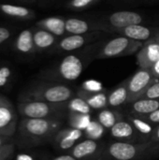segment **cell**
Wrapping results in <instances>:
<instances>
[{
    "mask_svg": "<svg viewBox=\"0 0 159 160\" xmlns=\"http://www.w3.org/2000/svg\"><path fill=\"white\" fill-rule=\"evenodd\" d=\"M84 138L82 130L73 128H63L53 137L52 143L58 151L68 153L77 142Z\"/></svg>",
    "mask_w": 159,
    "mask_h": 160,
    "instance_id": "cell-10",
    "label": "cell"
},
{
    "mask_svg": "<svg viewBox=\"0 0 159 160\" xmlns=\"http://www.w3.org/2000/svg\"><path fill=\"white\" fill-rule=\"evenodd\" d=\"M67 125L69 128H77L82 131L85 130V128L89 126V124L93 120L92 114H83V113L67 112Z\"/></svg>",
    "mask_w": 159,
    "mask_h": 160,
    "instance_id": "cell-22",
    "label": "cell"
},
{
    "mask_svg": "<svg viewBox=\"0 0 159 160\" xmlns=\"http://www.w3.org/2000/svg\"><path fill=\"white\" fill-rule=\"evenodd\" d=\"M8 37H9V31L7 28L0 27V43L7 39Z\"/></svg>",
    "mask_w": 159,
    "mask_h": 160,
    "instance_id": "cell-35",
    "label": "cell"
},
{
    "mask_svg": "<svg viewBox=\"0 0 159 160\" xmlns=\"http://www.w3.org/2000/svg\"><path fill=\"white\" fill-rule=\"evenodd\" d=\"M17 160H35L31 156L25 155V154H21L17 156Z\"/></svg>",
    "mask_w": 159,
    "mask_h": 160,
    "instance_id": "cell-38",
    "label": "cell"
},
{
    "mask_svg": "<svg viewBox=\"0 0 159 160\" xmlns=\"http://www.w3.org/2000/svg\"><path fill=\"white\" fill-rule=\"evenodd\" d=\"M15 142H11L0 147V160H9L15 150Z\"/></svg>",
    "mask_w": 159,
    "mask_h": 160,
    "instance_id": "cell-31",
    "label": "cell"
},
{
    "mask_svg": "<svg viewBox=\"0 0 159 160\" xmlns=\"http://www.w3.org/2000/svg\"><path fill=\"white\" fill-rule=\"evenodd\" d=\"M151 71L153 73V75L155 76V78L159 79V60L151 68Z\"/></svg>",
    "mask_w": 159,
    "mask_h": 160,
    "instance_id": "cell-37",
    "label": "cell"
},
{
    "mask_svg": "<svg viewBox=\"0 0 159 160\" xmlns=\"http://www.w3.org/2000/svg\"><path fill=\"white\" fill-rule=\"evenodd\" d=\"M16 139H13L12 137H8V136H4V135H0V147L11 143V142H15Z\"/></svg>",
    "mask_w": 159,
    "mask_h": 160,
    "instance_id": "cell-34",
    "label": "cell"
},
{
    "mask_svg": "<svg viewBox=\"0 0 159 160\" xmlns=\"http://www.w3.org/2000/svg\"><path fill=\"white\" fill-rule=\"evenodd\" d=\"M83 133L85 139L100 141L106 133V128L97 119H93L89 126L85 128Z\"/></svg>",
    "mask_w": 159,
    "mask_h": 160,
    "instance_id": "cell-25",
    "label": "cell"
},
{
    "mask_svg": "<svg viewBox=\"0 0 159 160\" xmlns=\"http://www.w3.org/2000/svg\"><path fill=\"white\" fill-rule=\"evenodd\" d=\"M56 36L47 30H38L34 35V44L39 49H47L52 47L56 41Z\"/></svg>",
    "mask_w": 159,
    "mask_h": 160,
    "instance_id": "cell-24",
    "label": "cell"
},
{
    "mask_svg": "<svg viewBox=\"0 0 159 160\" xmlns=\"http://www.w3.org/2000/svg\"><path fill=\"white\" fill-rule=\"evenodd\" d=\"M143 117L144 119H146L148 122L154 124V125H159V109L147 114V115H144V116H142Z\"/></svg>",
    "mask_w": 159,
    "mask_h": 160,
    "instance_id": "cell-33",
    "label": "cell"
},
{
    "mask_svg": "<svg viewBox=\"0 0 159 160\" xmlns=\"http://www.w3.org/2000/svg\"><path fill=\"white\" fill-rule=\"evenodd\" d=\"M137 64L141 68L151 69L159 60V43L156 39L144 42L143 47L137 52Z\"/></svg>",
    "mask_w": 159,
    "mask_h": 160,
    "instance_id": "cell-14",
    "label": "cell"
},
{
    "mask_svg": "<svg viewBox=\"0 0 159 160\" xmlns=\"http://www.w3.org/2000/svg\"><path fill=\"white\" fill-rule=\"evenodd\" d=\"M144 45V42L137 41L122 35L112 37L109 39L99 40L96 52V59H109L114 57L127 56L137 53Z\"/></svg>",
    "mask_w": 159,
    "mask_h": 160,
    "instance_id": "cell-3",
    "label": "cell"
},
{
    "mask_svg": "<svg viewBox=\"0 0 159 160\" xmlns=\"http://www.w3.org/2000/svg\"><path fill=\"white\" fill-rule=\"evenodd\" d=\"M1 9L12 16H17V17H25L29 14V10L26 8L23 7H19V6H12V5H2Z\"/></svg>",
    "mask_w": 159,
    "mask_h": 160,
    "instance_id": "cell-27",
    "label": "cell"
},
{
    "mask_svg": "<svg viewBox=\"0 0 159 160\" xmlns=\"http://www.w3.org/2000/svg\"><path fill=\"white\" fill-rule=\"evenodd\" d=\"M124 115L117 109H103L98 111L96 119L106 128L111 129L117 122L124 119Z\"/></svg>",
    "mask_w": 159,
    "mask_h": 160,
    "instance_id": "cell-20",
    "label": "cell"
},
{
    "mask_svg": "<svg viewBox=\"0 0 159 160\" xmlns=\"http://www.w3.org/2000/svg\"><path fill=\"white\" fill-rule=\"evenodd\" d=\"M156 79L157 78H155L151 69L140 68L130 78L127 80L128 89L127 104L139 99Z\"/></svg>",
    "mask_w": 159,
    "mask_h": 160,
    "instance_id": "cell-7",
    "label": "cell"
},
{
    "mask_svg": "<svg viewBox=\"0 0 159 160\" xmlns=\"http://www.w3.org/2000/svg\"><path fill=\"white\" fill-rule=\"evenodd\" d=\"M63 119L22 118L18 125L16 144L21 147H34L52 142L55 134L64 128Z\"/></svg>",
    "mask_w": 159,
    "mask_h": 160,
    "instance_id": "cell-1",
    "label": "cell"
},
{
    "mask_svg": "<svg viewBox=\"0 0 159 160\" xmlns=\"http://www.w3.org/2000/svg\"><path fill=\"white\" fill-rule=\"evenodd\" d=\"M103 150L104 146L98 141L85 139L77 142L68 154L78 160H99Z\"/></svg>",
    "mask_w": 159,
    "mask_h": 160,
    "instance_id": "cell-9",
    "label": "cell"
},
{
    "mask_svg": "<svg viewBox=\"0 0 159 160\" xmlns=\"http://www.w3.org/2000/svg\"><path fill=\"white\" fill-rule=\"evenodd\" d=\"M39 25L56 37H64L66 32V20L60 17H50L41 22Z\"/></svg>",
    "mask_w": 159,
    "mask_h": 160,
    "instance_id": "cell-21",
    "label": "cell"
},
{
    "mask_svg": "<svg viewBox=\"0 0 159 160\" xmlns=\"http://www.w3.org/2000/svg\"><path fill=\"white\" fill-rule=\"evenodd\" d=\"M10 75V69L8 68H0V87L4 86Z\"/></svg>",
    "mask_w": 159,
    "mask_h": 160,
    "instance_id": "cell-32",
    "label": "cell"
},
{
    "mask_svg": "<svg viewBox=\"0 0 159 160\" xmlns=\"http://www.w3.org/2000/svg\"><path fill=\"white\" fill-rule=\"evenodd\" d=\"M159 152V143L146 142L132 143L113 141L106 147L99 160H142Z\"/></svg>",
    "mask_w": 159,
    "mask_h": 160,
    "instance_id": "cell-2",
    "label": "cell"
},
{
    "mask_svg": "<svg viewBox=\"0 0 159 160\" xmlns=\"http://www.w3.org/2000/svg\"><path fill=\"white\" fill-rule=\"evenodd\" d=\"M103 36H105V32L103 31H92L82 35H67L61 38L57 47L61 52H73L98 41Z\"/></svg>",
    "mask_w": 159,
    "mask_h": 160,
    "instance_id": "cell-8",
    "label": "cell"
},
{
    "mask_svg": "<svg viewBox=\"0 0 159 160\" xmlns=\"http://www.w3.org/2000/svg\"><path fill=\"white\" fill-rule=\"evenodd\" d=\"M50 160H78L77 158H75L74 157H72L70 154H66V155H60L57 157H54L52 158H51Z\"/></svg>",
    "mask_w": 159,
    "mask_h": 160,
    "instance_id": "cell-36",
    "label": "cell"
},
{
    "mask_svg": "<svg viewBox=\"0 0 159 160\" xmlns=\"http://www.w3.org/2000/svg\"><path fill=\"white\" fill-rule=\"evenodd\" d=\"M155 39H156V40H157V42L159 43V36H157V38H156Z\"/></svg>",
    "mask_w": 159,
    "mask_h": 160,
    "instance_id": "cell-39",
    "label": "cell"
},
{
    "mask_svg": "<svg viewBox=\"0 0 159 160\" xmlns=\"http://www.w3.org/2000/svg\"><path fill=\"white\" fill-rule=\"evenodd\" d=\"M140 98L159 99V79H156L149 85V87L143 92Z\"/></svg>",
    "mask_w": 159,
    "mask_h": 160,
    "instance_id": "cell-30",
    "label": "cell"
},
{
    "mask_svg": "<svg viewBox=\"0 0 159 160\" xmlns=\"http://www.w3.org/2000/svg\"><path fill=\"white\" fill-rule=\"evenodd\" d=\"M115 34L125 36L137 41L146 42L148 40L155 39L157 36H159V27H150L143 25L142 23L133 24L118 30Z\"/></svg>",
    "mask_w": 159,
    "mask_h": 160,
    "instance_id": "cell-13",
    "label": "cell"
},
{
    "mask_svg": "<svg viewBox=\"0 0 159 160\" xmlns=\"http://www.w3.org/2000/svg\"><path fill=\"white\" fill-rule=\"evenodd\" d=\"M34 47V36L29 30H23L18 38L17 48L22 52H29Z\"/></svg>",
    "mask_w": 159,
    "mask_h": 160,
    "instance_id": "cell-26",
    "label": "cell"
},
{
    "mask_svg": "<svg viewBox=\"0 0 159 160\" xmlns=\"http://www.w3.org/2000/svg\"><path fill=\"white\" fill-rule=\"evenodd\" d=\"M129 105L130 114H135L139 116L147 115L159 109V99H151V98H139Z\"/></svg>",
    "mask_w": 159,
    "mask_h": 160,
    "instance_id": "cell-17",
    "label": "cell"
},
{
    "mask_svg": "<svg viewBox=\"0 0 159 160\" xmlns=\"http://www.w3.org/2000/svg\"><path fill=\"white\" fill-rule=\"evenodd\" d=\"M127 118L132 124L135 129L139 132V134L145 140V142H151L157 128L156 125L148 122L143 117L135 114L128 113Z\"/></svg>",
    "mask_w": 159,
    "mask_h": 160,
    "instance_id": "cell-16",
    "label": "cell"
},
{
    "mask_svg": "<svg viewBox=\"0 0 159 160\" xmlns=\"http://www.w3.org/2000/svg\"><path fill=\"white\" fill-rule=\"evenodd\" d=\"M3 100H4V98H0V103H1V102H2Z\"/></svg>",
    "mask_w": 159,
    "mask_h": 160,
    "instance_id": "cell-40",
    "label": "cell"
},
{
    "mask_svg": "<svg viewBox=\"0 0 159 160\" xmlns=\"http://www.w3.org/2000/svg\"><path fill=\"white\" fill-rule=\"evenodd\" d=\"M99 0H70L67 4V8L72 10H82L89 8Z\"/></svg>",
    "mask_w": 159,
    "mask_h": 160,
    "instance_id": "cell-29",
    "label": "cell"
},
{
    "mask_svg": "<svg viewBox=\"0 0 159 160\" xmlns=\"http://www.w3.org/2000/svg\"><path fill=\"white\" fill-rule=\"evenodd\" d=\"M110 135L113 141L118 142H127L132 143H140L146 142L145 140L139 134V132L135 129L132 124L125 118L117 122L111 129Z\"/></svg>",
    "mask_w": 159,
    "mask_h": 160,
    "instance_id": "cell-11",
    "label": "cell"
},
{
    "mask_svg": "<svg viewBox=\"0 0 159 160\" xmlns=\"http://www.w3.org/2000/svg\"><path fill=\"white\" fill-rule=\"evenodd\" d=\"M18 124V116L12 105L3 100L0 103V135L12 137L15 134Z\"/></svg>",
    "mask_w": 159,
    "mask_h": 160,
    "instance_id": "cell-12",
    "label": "cell"
},
{
    "mask_svg": "<svg viewBox=\"0 0 159 160\" xmlns=\"http://www.w3.org/2000/svg\"><path fill=\"white\" fill-rule=\"evenodd\" d=\"M22 118L36 119H64L66 112V103L52 104L41 100H27L18 106Z\"/></svg>",
    "mask_w": 159,
    "mask_h": 160,
    "instance_id": "cell-4",
    "label": "cell"
},
{
    "mask_svg": "<svg viewBox=\"0 0 159 160\" xmlns=\"http://www.w3.org/2000/svg\"><path fill=\"white\" fill-rule=\"evenodd\" d=\"M77 96L82 98L93 111H101L109 107L108 93L106 90L98 93H89L80 88L77 91Z\"/></svg>",
    "mask_w": 159,
    "mask_h": 160,
    "instance_id": "cell-15",
    "label": "cell"
},
{
    "mask_svg": "<svg viewBox=\"0 0 159 160\" xmlns=\"http://www.w3.org/2000/svg\"><path fill=\"white\" fill-rule=\"evenodd\" d=\"M77 96V92L67 84H52L39 88L31 94L32 100H41L52 104H64Z\"/></svg>",
    "mask_w": 159,
    "mask_h": 160,
    "instance_id": "cell-6",
    "label": "cell"
},
{
    "mask_svg": "<svg viewBox=\"0 0 159 160\" xmlns=\"http://www.w3.org/2000/svg\"><path fill=\"white\" fill-rule=\"evenodd\" d=\"M128 100V89L127 81H124L118 86L113 88L108 93V103L109 107L117 109L125 104H127Z\"/></svg>",
    "mask_w": 159,
    "mask_h": 160,
    "instance_id": "cell-19",
    "label": "cell"
},
{
    "mask_svg": "<svg viewBox=\"0 0 159 160\" xmlns=\"http://www.w3.org/2000/svg\"><path fill=\"white\" fill-rule=\"evenodd\" d=\"M96 29L95 22H88L79 18H68L66 20V32L67 35H82Z\"/></svg>",
    "mask_w": 159,
    "mask_h": 160,
    "instance_id": "cell-18",
    "label": "cell"
},
{
    "mask_svg": "<svg viewBox=\"0 0 159 160\" xmlns=\"http://www.w3.org/2000/svg\"><path fill=\"white\" fill-rule=\"evenodd\" d=\"M81 89L89 93H98V92L105 91L103 84L99 81H97L94 79L84 81L81 85Z\"/></svg>",
    "mask_w": 159,
    "mask_h": 160,
    "instance_id": "cell-28",
    "label": "cell"
},
{
    "mask_svg": "<svg viewBox=\"0 0 159 160\" xmlns=\"http://www.w3.org/2000/svg\"><path fill=\"white\" fill-rule=\"evenodd\" d=\"M66 108L67 112L83 113V114H92V108L88 103L81 97L75 96L66 103Z\"/></svg>",
    "mask_w": 159,
    "mask_h": 160,
    "instance_id": "cell-23",
    "label": "cell"
},
{
    "mask_svg": "<svg viewBox=\"0 0 159 160\" xmlns=\"http://www.w3.org/2000/svg\"><path fill=\"white\" fill-rule=\"evenodd\" d=\"M145 18L142 13L131 10H120L106 15L95 22L96 29L105 33H116L118 30L133 24H141Z\"/></svg>",
    "mask_w": 159,
    "mask_h": 160,
    "instance_id": "cell-5",
    "label": "cell"
}]
</instances>
